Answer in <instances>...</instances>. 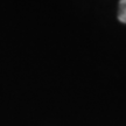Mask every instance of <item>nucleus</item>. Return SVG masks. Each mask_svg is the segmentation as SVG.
I'll return each mask as SVG.
<instances>
[{
	"mask_svg": "<svg viewBox=\"0 0 126 126\" xmlns=\"http://www.w3.org/2000/svg\"><path fill=\"white\" fill-rule=\"evenodd\" d=\"M118 20L123 23H126V0H120V1H119Z\"/></svg>",
	"mask_w": 126,
	"mask_h": 126,
	"instance_id": "f257e3e1",
	"label": "nucleus"
}]
</instances>
